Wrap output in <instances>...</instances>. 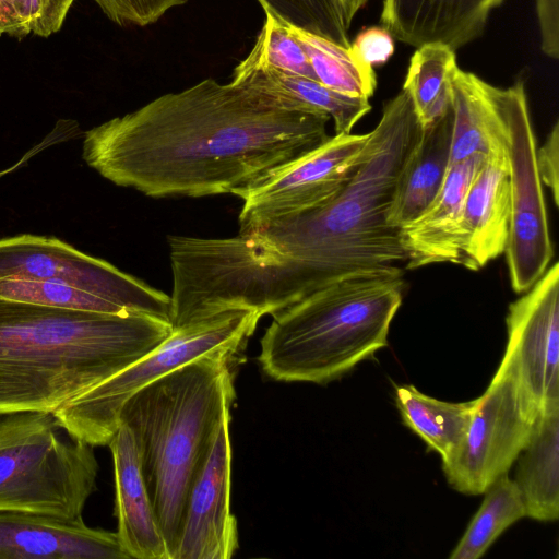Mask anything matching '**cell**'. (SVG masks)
I'll use <instances>...</instances> for the list:
<instances>
[{"label":"cell","instance_id":"1","mask_svg":"<svg viewBox=\"0 0 559 559\" xmlns=\"http://www.w3.org/2000/svg\"><path fill=\"white\" fill-rule=\"evenodd\" d=\"M420 131L402 90L384 105L353 175L330 200L234 237H195L189 267L202 308L273 316L345 276L405 263L399 229L388 218L400 170Z\"/></svg>","mask_w":559,"mask_h":559},{"label":"cell","instance_id":"2","mask_svg":"<svg viewBox=\"0 0 559 559\" xmlns=\"http://www.w3.org/2000/svg\"><path fill=\"white\" fill-rule=\"evenodd\" d=\"M329 120L246 84L205 79L90 129L82 157L147 197L236 194L324 143Z\"/></svg>","mask_w":559,"mask_h":559},{"label":"cell","instance_id":"3","mask_svg":"<svg viewBox=\"0 0 559 559\" xmlns=\"http://www.w3.org/2000/svg\"><path fill=\"white\" fill-rule=\"evenodd\" d=\"M173 332L146 314H110L0 297V416L53 413L151 353Z\"/></svg>","mask_w":559,"mask_h":559},{"label":"cell","instance_id":"4","mask_svg":"<svg viewBox=\"0 0 559 559\" xmlns=\"http://www.w3.org/2000/svg\"><path fill=\"white\" fill-rule=\"evenodd\" d=\"M234 360L188 362L139 390L120 412L170 559L190 485L235 400Z\"/></svg>","mask_w":559,"mask_h":559},{"label":"cell","instance_id":"5","mask_svg":"<svg viewBox=\"0 0 559 559\" xmlns=\"http://www.w3.org/2000/svg\"><path fill=\"white\" fill-rule=\"evenodd\" d=\"M400 266L333 282L273 314L259 362L276 381L324 384L388 345L403 299Z\"/></svg>","mask_w":559,"mask_h":559},{"label":"cell","instance_id":"6","mask_svg":"<svg viewBox=\"0 0 559 559\" xmlns=\"http://www.w3.org/2000/svg\"><path fill=\"white\" fill-rule=\"evenodd\" d=\"M0 419V512L82 518L96 489L94 447L69 436L52 413Z\"/></svg>","mask_w":559,"mask_h":559},{"label":"cell","instance_id":"7","mask_svg":"<svg viewBox=\"0 0 559 559\" xmlns=\"http://www.w3.org/2000/svg\"><path fill=\"white\" fill-rule=\"evenodd\" d=\"M261 318L254 310H229L173 329L151 353L68 401L52 415L72 438L92 447L108 445L120 426V412L132 395L193 360L206 356L236 358Z\"/></svg>","mask_w":559,"mask_h":559},{"label":"cell","instance_id":"8","mask_svg":"<svg viewBox=\"0 0 559 559\" xmlns=\"http://www.w3.org/2000/svg\"><path fill=\"white\" fill-rule=\"evenodd\" d=\"M539 412L501 360L488 388L477 397L465 438L442 460L449 485L464 495L484 493L515 463L531 439Z\"/></svg>","mask_w":559,"mask_h":559},{"label":"cell","instance_id":"9","mask_svg":"<svg viewBox=\"0 0 559 559\" xmlns=\"http://www.w3.org/2000/svg\"><path fill=\"white\" fill-rule=\"evenodd\" d=\"M511 223L506 252L512 289L524 293L554 257L543 183L536 164V138L522 81L506 87Z\"/></svg>","mask_w":559,"mask_h":559},{"label":"cell","instance_id":"10","mask_svg":"<svg viewBox=\"0 0 559 559\" xmlns=\"http://www.w3.org/2000/svg\"><path fill=\"white\" fill-rule=\"evenodd\" d=\"M52 281L103 296L126 312L170 322V296L106 260L49 236L0 239V278Z\"/></svg>","mask_w":559,"mask_h":559},{"label":"cell","instance_id":"11","mask_svg":"<svg viewBox=\"0 0 559 559\" xmlns=\"http://www.w3.org/2000/svg\"><path fill=\"white\" fill-rule=\"evenodd\" d=\"M367 134L338 133L237 192L243 201L239 230L316 209L353 175Z\"/></svg>","mask_w":559,"mask_h":559},{"label":"cell","instance_id":"12","mask_svg":"<svg viewBox=\"0 0 559 559\" xmlns=\"http://www.w3.org/2000/svg\"><path fill=\"white\" fill-rule=\"evenodd\" d=\"M502 361L542 411L559 402V265L548 266L535 284L510 304Z\"/></svg>","mask_w":559,"mask_h":559},{"label":"cell","instance_id":"13","mask_svg":"<svg viewBox=\"0 0 559 559\" xmlns=\"http://www.w3.org/2000/svg\"><path fill=\"white\" fill-rule=\"evenodd\" d=\"M230 420L228 411L190 485L173 559H230L239 547L230 512Z\"/></svg>","mask_w":559,"mask_h":559},{"label":"cell","instance_id":"14","mask_svg":"<svg viewBox=\"0 0 559 559\" xmlns=\"http://www.w3.org/2000/svg\"><path fill=\"white\" fill-rule=\"evenodd\" d=\"M0 559H130L116 533L27 512H0Z\"/></svg>","mask_w":559,"mask_h":559},{"label":"cell","instance_id":"15","mask_svg":"<svg viewBox=\"0 0 559 559\" xmlns=\"http://www.w3.org/2000/svg\"><path fill=\"white\" fill-rule=\"evenodd\" d=\"M487 157L475 154L449 167L431 204L399 228L407 270L450 262L460 265V226L467 191Z\"/></svg>","mask_w":559,"mask_h":559},{"label":"cell","instance_id":"16","mask_svg":"<svg viewBox=\"0 0 559 559\" xmlns=\"http://www.w3.org/2000/svg\"><path fill=\"white\" fill-rule=\"evenodd\" d=\"M503 0H383L380 23L413 47L442 44L456 50L479 37Z\"/></svg>","mask_w":559,"mask_h":559},{"label":"cell","instance_id":"17","mask_svg":"<svg viewBox=\"0 0 559 559\" xmlns=\"http://www.w3.org/2000/svg\"><path fill=\"white\" fill-rule=\"evenodd\" d=\"M510 223L508 157H487L463 204L460 265L476 271L502 254L509 240Z\"/></svg>","mask_w":559,"mask_h":559},{"label":"cell","instance_id":"18","mask_svg":"<svg viewBox=\"0 0 559 559\" xmlns=\"http://www.w3.org/2000/svg\"><path fill=\"white\" fill-rule=\"evenodd\" d=\"M108 447L114 461L116 534L123 550L130 558L170 559L128 426L120 424Z\"/></svg>","mask_w":559,"mask_h":559},{"label":"cell","instance_id":"19","mask_svg":"<svg viewBox=\"0 0 559 559\" xmlns=\"http://www.w3.org/2000/svg\"><path fill=\"white\" fill-rule=\"evenodd\" d=\"M450 166L475 154L508 157L506 88L455 69L451 76Z\"/></svg>","mask_w":559,"mask_h":559},{"label":"cell","instance_id":"20","mask_svg":"<svg viewBox=\"0 0 559 559\" xmlns=\"http://www.w3.org/2000/svg\"><path fill=\"white\" fill-rule=\"evenodd\" d=\"M452 109L421 127L397 177L389 224L400 228L419 216L441 190L450 167Z\"/></svg>","mask_w":559,"mask_h":559},{"label":"cell","instance_id":"21","mask_svg":"<svg viewBox=\"0 0 559 559\" xmlns=\"http://www.w3.org/2000/svg\"><path fill=\"white\" fill-rule=\"evenodd\" d=\"M515 483L526 516L552 522L559 516V402L538 414L528 443L515 460Z\"/></svg>","mask_w":559,"mask_h":559},{"label":"cell","instance_id":"22","mask_svg":"<svg viewBox=\"0 0 559 559\" xmlns=\"http://www.w3.org/2000/svg\"><path fill=\"white\" fill-rule=\"evenodd\" d=\"M233 82L285 99L297 109L321 111L333 119L335 134L350 133L371 109L368 98L333 91L317 80L266 68H235Z\"/></svg>","mask_w":559,"mask_h":559},{"label":"cell","instance_id":"23","mask_svg":"<svg viewBox=\"0 0 559 559\" xmlns=\"http://www.w3.org/2000/svg\"><path fill=\"white\" fill-rule=\"evenodd\" d=\"M395 401L403 424L441 460L449 457L465 438L477 404V399L457 403L437 400L412 384L397 385Z\"/></svg>","mask_w":559,"mask_h":559},{"label":"cell","instance_id":"24","mask_svg":"<svg viewBox=\"0 0 559 559\" xmlns=\"http://www.w3.org/2000/svg\"><path fill=\"white\" fill-rule=\"evenodd\" d=\"M456 68L455 51L442 44L423 45L412 56L402 90L409 95L421 127L451 108V76Z\"/></svg>","mask_w":559,"mask_h":559},{"label":"cell","instance_id":"25","mask_svg":"<svg viewBox=\"0 0 559 559\" xmlns=\"http://www.w3.org/2000/svg\"><path fill=\"white\" fill-rule=\"evenodd\" d=\"M454 547L450 559H478L512 524L526 516L520 491L508 474L496 479Z\"/></svg>","mask_w":559,"mask_h":559},{"label":"cell","instance_id":"26","mask_svg":"<svg viewBox=\"0 0 559 559\" xmlns=\"http://www.w3.org/2000/svg\"><path fill=\"white\" fill-rule=\"evenodd\" d=\"M290 29L302 46L317 81L349 96L369 99L373 95L377 87L374 70L358 61L350 48L293 26Z\"/></svg>","mask_w":559,"mask_h":559},{"label":"cell","instance_id":"27","mask_svg":"<svg viewBox=\"0 0 559 559\" xmlns=\"http://www.w3.org/2000/svg\"><path fill=\"white\" fill-rule=\"evenodd\" d=\"M0 297L71 310L134 314L103 296L52 281L1 277Z\"/></svg>","mask_w":559,"mask_h":559},{"label":"cell","instance_id":"28","mask_svg":"<svg viewBox=\"0 0 559 559\" xmlns=\"http://www.w3.org/2000/svg\"><path fill=\"white\" fill-rule=\"evenodd\" d=\"M265 13L312 35L350 48L338 0H258Z\"/></svg>","mask_w":559,"mask_h":559},{"label":"cell","instance_id":"29","mask_svg":"<svg viewBox=\"0 0 559 559\" xmlns=\"http://www.w3.org/2000/svg\"><path fill=\"white\" fill-rule=\"evenodd\" d=\"M248 68H266L317 80L309 59L290 26L265 13L263 27L249 55L240 62Z\"/></svg>","mask_w":559,"mask_h":559},{"label":"cell","instance_id":"30","mask_svg":"<svg viewBox=\"0 0 559 559\" xmlns=\"http://www.w3.org/2000/svg\"><path fill=\"white\" fill-rule=\"evenodd\" d=\"M74 0H0V37H49L62 27Z\"/></svg>","mask_w":559,"mask_h":559},{"label":"cell","instance_id":"31","mask_svg":"<svg viewBox=\"0 0 559 559\" xmlns=\"http://www.w3.org/2000/svg\"><path fill=\"white\" fill-rule=\"evenodd\" d=\"M114 23L146 26L188 0H93Z\"/></svg>","mask_w":559,"mask_h":559},{"label":"cell","instance_id":"32","mask_svg":"<svg viewBox=\"0 0 559 559\" xmlns=\"http://www.w3.org/2000/svg\"><path fill=\"white\" fill-rule=\"evenodd\" d=\"M392 35L382 26L364 28L350 43L355 58L370 67L385 63L394 53Z\"/></svg>","mask_w":559,"mask_h":559},{"label":"cell","instance_id":"33","mask_svg":"<svg viewBox=\"0 0 559 559\" xmlns=\"http://www.w3.org/2000/svg\"><path fill=\"white\" fill-rule=\"evenodd\" d=\"M538 174L551 192L556 206H559V123L555 122L544 144L536 150Z\"/></svg>","mask_w":559,"mask_h":559},{"label":"cell","instance_id":"34","mask_svg":"<svg viewBox=\"0 0 559 559\" xmlns=\"http://www.w3.org/2000/svg\"><path fill=\"white\" fill-rule=\"evenodd\" d=\"M543 52L559 58V0H536Z\"/></svg>","mask_w":559,"mask_h":559},{"label":"cell","instance_id":"35","mask_svg":"<svg viewBox=\"0 0 559 559\" xmlns=\"http://www.w3.org/2000/svg\"><path fill=\"white\" fill-rule=\"evenodd\" d=\"M78 130V124L72 120H59L55 126L53 130L45 136V139L27 151L15 164L11 167L0 170V178L19 169L27 163L29 158L35 156L37 153L44 151L48 146L55 143L63 142L71 138Z\"/></svg>","mask_w":559,"mask_h":559},{"label":"cell","instance_id":"36","mask_svg":"<svg viewBox=\"0 0 559 559\" xmlns=\"http://www.w3.org/2000/svg\"><path fill=\"white\" fill-rule=\"evenodd\" d=\"M369 0H338L345 24L349 28L355 14L368 2Z\"/></svg>","mask_w":559,"mask_h":559}]
</instances>
